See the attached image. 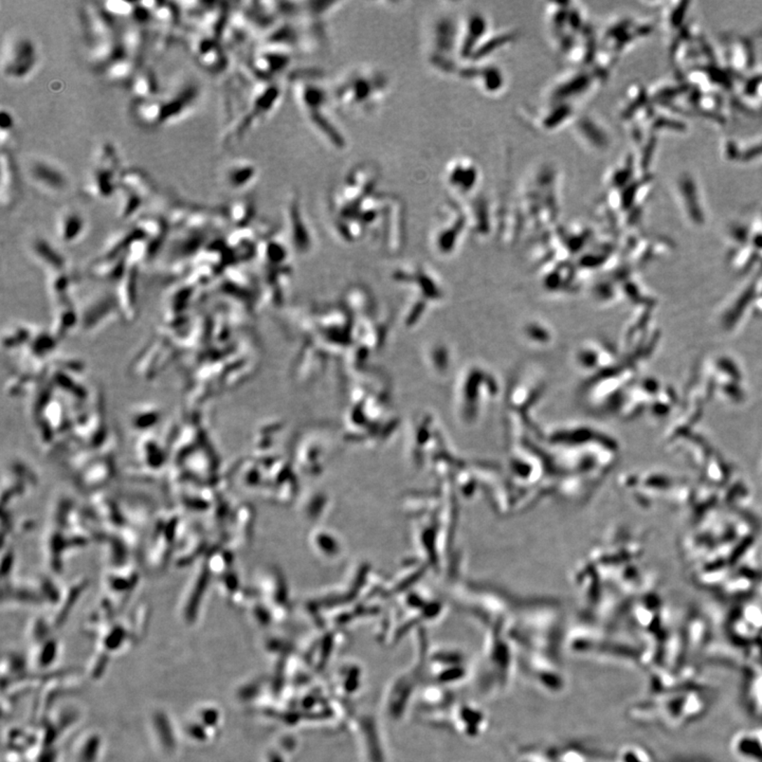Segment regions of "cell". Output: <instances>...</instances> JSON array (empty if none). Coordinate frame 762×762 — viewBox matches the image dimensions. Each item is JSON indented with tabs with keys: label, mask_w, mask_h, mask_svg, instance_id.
<instances>
[{
	"label": "cell",
	"mask_w": 762,
	"mask_h": 762,
	"mask_svg": "<svg viewBox=\"0 0 762 762\" xmlns=\"http://www.w3.org/2000/svg\"><path fill=\"white\" fill-rule=\"evenodd\" d=\"M380 172L373 163H359L346 172L332 192L331 203L337 213H350L376 192Z\"/></svg>",
	"instance_id": "cell-3"
},
{
	"label": "cell",
	"mask_w": 762,
	"mask_h": 762,
	"mask_svg": "<svg viewBox=\"0 0 762 762\" xmlns=\"http://www.w3.org/2000/svg\"><path fill=\"white\" fill-rule=\"evenodd\" d=\"M39 63L36 45L30 37L15 35L4 41L1 74L10 81H25L34 74Z\"/></svg>",
	"instance_id": "cell-5"
},
{
	"label": "cell",
	"mask_w": 762,
	"mask_h": 762,
	"mask_svg": "<svg viewBox=\"0 0 762 762\" xmlns=\"http://www.w3.org/2000/svg\"><path fill=\"white\" fill-rule=\"evenodd\" d=\"M290 63V52L283 46L270 43L259 51L253 61V67L263 78H273L286 69Z\"/></svg>",
	"instance_id": "cell-9"
},
{
	"label": "cell",
	"mask_w": 762,
	"mask_h": 762,
	"mask_svg": "<svg viewBox=\"0 0 762 762\" xmlns=\"http://www.w3.org/2000/svg\"><path fill=\"white\" fill-rule=\"evenodd\" d=\"M18 180H16L15 168L13 160L8 151L1 153V180H0V195L3 205H10L15 194Z\"/></svg>",
	"instance_id": "cell-11"
},
{
	"label": "cell",
	"mask_w": 762,
	"mask_h": 762,
	"mask_svg": "<svg viewBox=\"0 0 762 762\" xmlns=\"http://www.w3.org/2000/svg\"><path fill=\"white\" fill-rule=\"evenodd\" d=\"M120 158L111 143L97 149L90 172L84 182V191L95 198L115 196L120 186Z\"/></svg>",
	"instance_id": "cell-4"
},
{
	"label": "cell",
	"mask_w": 762,
	"mask_h": 762,
	"mask_svg": "<svg viewBox=\"0 0 762 762\" xmlns=\"http://www.w3.org/2000/svg\"><path fill=\"white\" fill-rule=\"evenodd\" d=\"M690 3L668 4V9L664 12V25L670 32L680 31L683 28L685 16L688 13Z\"/></svg>",
	"instance_id": "cell-12"
},
{
	"label": "cell",
	"mask_w": 762,
	"mask_h": 762,
	"mask_svg": "<svg viewBox=\"0 0 762 762\" xmlns=\"http://www.w3.org/2000/svg\"><path fill=\"white\" fill-rule=\"evenodd\" d=\"M156 85L157 82L154 74L143 72L135 78L132 89H134L135 95H138V100H149L155 95L156 89H157Z\"/></svg>",
	"instance_id": "cell-13"
},
{
	"label": "cell",
	"mask_w": 762,
	"mask_h": 762,
	"mask_svg": "<svg viewBox=\"0 0 762 762\" xmlns=\"http://www.w3.org/2000/svg\"><path fill=\"white\" fill-rule=\"evenodd\" d=\"M31 182L43 192L61 194L69 188V178L55 162L36 158L27 168Z\"/></svg>",
	"instance_id": "cell-7"
},
{
	"label": "cell",
	"mask_w": 762,
	"mask_h": 762,
	"mask_svg": "<svg viewBox=\"0 0 762 762\" xmlns=\"http://www.w3.org/2000/svg\"><path fill=\"white\" fill-rule=\"evenodd\" d=\"M1 123H0V136H1V147L5 149L6 144L11 142L15 130V120L13 116L7 109L1 111Z\"/></svg>",
	"instance_id": "cell-15"
},
{
	"label": "cell",
	"mask_w": 762,
	"mask_h": 762,
	"mask_svg": "<svg viewBox=\"0 0 762 762\" xmlns=\"http://www.w3.org/2000/svg\"><path fill=\"white\" fill-rule=\"evenodd\" d=\"M740 161L743 163L757 161L762 158V135L749 142L740 143Z\"/></svg>",
	"instance_id": "cell-14"
},
{
	"label": "cell",
	"mask_w": 762,
	"mask_h": 762,
	"mask_svg": "<svg viewBox=\"0 0 762 762\" xmlns=\"http://www.w3.org/2000/svg\"><path fill=\"white\" fill-rule=\"evenodd\" d=\"M259 176V168L252 160L236 159L226 168L224 182L229 190L243 192L252 188Z\"/></svg>",
	"instance_id": "cell-8"
},
{
	"label": "cell",
	"mask_w": 762,
	"mask_h": 762,
	"mask_svg": "<svg viewBox=\"0 0 762 762\" xmlns=\"http://www.w3.org/2000/svg\"><path fill=\"white\" fill-rule=\"evenodd\" d=\"M290 86L301 113L315 134L332 149H346L348 140L335 118L334 111L337 108L332 95V86L321 72H296L290 78Z\"/></svg>",
	"instance_id": "cell-1"
},
{
	"label": "cell",
	"mask_w": 762,
	"mask_h": 762,
	"mask_svg": "<svg viewBox=\"0 0 762 762\" xmlns=\"http://www.w3.org/2000/svg\"><path fill=\"white\" fill-rule=\"evenodd\" d=\"M753 43L754 46H755L756 54H757V52L762 54V31L756 36V41H753Z\"/></svg>",
	"instance_id": "cell-16"
},
{
	"label": "cell",
	"mask_w": 762,
	"mask_h": 762,
	"mask_svg": "<svg viewBox=\"0 0 762 762\" xmlns=\"http://www.w3.org/2000/svg\"><path fill=\"white\" fill-rule=\"evenodd\" d=\"M722 59L728 72L742 76L755 67L756 50L754 43L740 35H726L721 41Z\"/></svg>",
	"instance_id": "cell-6"
},
{
	"label": "cell",
	"mask_w": 762,
	"mask_h": 762,
	"mask_svg": "<svg viewBox=\"0 0 762 762\" xmlns=\"http://www.w3.org/2000/svg\"><path fill=\"white\" fill-rule=\"evenodd\" d=\"M337 109L353 116L372 115L390 95V78L379 68L359 65L351 68L331 84Z\"/></svg>",
	"instance_id": "cell-2"
},
{
	"label": "cell",
	"mask_w": 762,
	"mask_h": 762,
	"mask_svg": "<svg viewBox=\"0 0 762 762\" xmlns=\"http://www.w3.org/2000/svg\"><path fill=\"white\" fill-rule=\"evenodd\" d=\"M676 195L679 197L683 209L688 213L689 217L695 219H702V197L701 191L693 175L688 173L682 174L676 179Z\"/></svg>",
	"instance_id": "cell-10"
}]
</instances>
